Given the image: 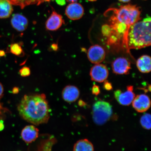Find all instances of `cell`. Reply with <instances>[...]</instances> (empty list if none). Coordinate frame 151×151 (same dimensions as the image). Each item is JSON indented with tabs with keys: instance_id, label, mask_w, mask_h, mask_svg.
<instances>
[{
	"instance_id": "9",
	"label": "cell",
	"mask_w": 151,
	"mask_h": 151,
	"mask_svg": "<svg viewBox=\"0 0 151 151\" xmlns=\"http://www.w3.org/2000/svg\"><path fill=\"white\" fill-rule=\"evenodd\" d=\"M134 109L137 112H146L150 108L151 102L150 98L145 94H141L136 96L132 102Z\"/></svg>"
},
{
	"instance_id": "21",
	"label": "cell",
	"mask_w": 151,
	"mask_h": 151,
	"mask_svg": "<svg viewBox=\"0 0 151 151\" xmlns=\"http://www.w3.org/2000/svg\"><path fill=\"white\" fill-rule=\"evenodd\" d=\"M19 73L22 77H28L31 74V70L29 68L24 67L20 70Z\"/></svg>"
},
{
	"instance_id": "25",
	"label": "cell",
	"mask_w": 151,
	"mask_h": 151,
	"mask_svg": "<svg viewBox=\"0 0 151 151\" xmlns=\"http://www.w3.org/2000/svg\"><path fill=\"white\" fill-rule=\"evenodd\" d=\"M4 128V124L3 121L0 120V132L2 131Z\"/></svg>"
},
{
	"instance_id": "1",
	"label": "cell",
	"mask_w": 151,
	"mask_h": 151,
	"mask_svg": "<svg viewBox=\"0 0 151 151\" xmlns=\"http://www.w3.org/2000/svg\"><path fill=\"white\" fill-rule=\"evenodd\" d=\"M17 108L24 119L35 125L46 123L50 118V109L44 94L24 96Z\"/></svg>"
},
{
	"instance_id": "11",
	"label": "cell",
	"mask_w": 151,
	"mask_h": 151,
	"mask_svg": "<svg viewBox=\"0 0 151 151\" xmlns=\"http://www.w3.org/2000/svg\"><path fill=\"white\" fill-rule=\"evenodd\" d=\"M64 23L61 15L58 14L55 11H52V14L45 24L46 29L48 31H55L61 27Z\"/></svg>"
},
{
	"instance_id": "16",
	"label": "cell",
	"mask_w": 151,
	"mask_h": 151,
	"mask_svg": "<svg viewBox=\"0 0 151 151\" xmlns=\"http://www.w3.org/2000/svg\"><path fill=\"white\" fill-rule=\"evenodd\" d=\"M12 4L7 0H0V18L9 17L13 11Z\"/></svg>"
},
{
	"instance_id": "4",
	"label": "cell",
	"mask_w": 151,
	"mask_h": 151,
	"mask_svg": "<svg viewBox=\"0 0 151 151\" xmlns=\"http://www.w3.org/2000/svg\"><path fill=\"white\" fill-rule=\"evenodd\" d=\"M112 113V106L109 103L103 101L96 102L92 107L93 122L97 125H103L109 119Z\"/></svg>"
},
{
	"instance_id": "23",
	"label": "cell",
	"mask_w": 151,
	"mask_h": 151,
	"mask_svg": "<svg viewBox=\"0 0 151 151\" xmlns=\"http://www.w3.org/2000/svg\"><path fill=\"white\" fill-rule=\"evenodd\" d=\"M104 84V87L105 90L108 91H110L113 89L112 84L108 82V81H105Z\"/></svg>"
},
{
	"instance_id": "10",
	"label": "cell",
	"mask_w": 151,
	"mask_h": 151,
	"mask_svg": "<svg viewBox=\"0 0 151 151\" xmlns=\"http://www.w3.org/2000/svg\"><path fill=\"white\" fill-rule=\"evenodd\" d=\"M66 16L70 20L80 19L83 16V7L80 4L72 3L66 7L65 11Z\"/></svg>"
},
{
	"instance_id": "5",
	"label": "cell",
	"mask_w": 151,
	"mask_h": 151,
	"mask_svg": "<svg viewBox=\"0 0 151 151\" xmlns=\"http://www.w3.org/2000/svg\"><path fill=\"white\" fill-rule=\"evenodd\" d=\"M109 75L108 70L106 66L100 63L93 66L90 71L91 80L97 82H104L108 78Z\"/></svg>"
},
{
	"instance_id": "3",
	"label": "cell",
	"mask_w": 151,
	"mask_h": 151,
	"mask_svg": "<svg viewBox=\"0 0 151 151\" xmlns=\"http://www.w3.org/2000/svg\"><path fill=\"white\" fill-rule=\"evenodd\" d=\"M141 12L140 8L137 5L128 4L109 9L106 13L110 15V24L128 28L141 20Z\"/></svg>"
},
{
	"instance_id": "33",
	"label": "cell",
	"mask_w": 151,
	"mask_h": 151,
	"mask_svg": "<svg viewBox=\"0 0 151 151\" xmlns=\"http://www.w3.org/2000/svg\"><path fill=\"white\" fill-rule=\"evenodd\" d=\"M69 3H74L77 0H66Z\"/></svg>"
},
{
	"instance_id": "15",
	"label": "cell",
	"mask_w": 151,
	"mask_h": 151,
	"mask_svg": "<svg viewBox=\"0 0 151 151\" xmlns=\"http://www.w3.org/2000/svg\"><path fill=\"white\" fill-rule=\"evenodd\" d=\"M151 58L150 56L144 55L138 58L137 62V69L142 73H148L151 71Z\"/></svg>"
},
{
	"instance_id": "30",
	"label": "cell",
	"mask_w": 151,
	"mask_h": 151,
	"mask_svg": "<svg viewBox=\"0 0 151 151\" xmlns=\"http://www.w3.org/2000/svg\"><path fill=\"white\" fill-rule=\"evenodd\" d=\"M78 104L80 106H82L84 105L85 103L83 101L81 100V101H79Z\"/></svg>"
},
{
	"instance_id": "29",
	"label": "cell",
	"mask_w": 151,
	"mask_h": 151,
	"mask_svg": "<svg viewBox=\"0 0 151 151\" xmlns=\"http://www.w3.org/2000/svg\"><path fill=\"white\" fill-rule=\"evenodd\" d=\"M37 5H40L41 3L44 2V0H37Z\"/></svg>"
},
{
	"instance_id": "14",
	"label": "cell",
	"mask_w": 151,
	"mask_h": 151,
	"mask_svg": "<svg viewBox=\"0 0 151 151\" xmlns=\"http://www.w3.org/2000/svg\"><path fill=\"white\" fill-rule=\"evenodd\" d=\"M11 24L12 27L17 31L22 32L27 29L28 22L27 18L23 15L15 14L11 18Z\"/></svg>"
},
{
	"instance_id": "28",
	"label": "cell",
	"mask_w": 151,
	"mask_h": 151,
	"mask_svg": "<svg viewBox=\"0 0 151 151\" xmlns=\"http://www.w3.org/2000/svg\"><path fill=\"white\" fill-rule=\"evenodd\" d=\"M19 92V89L17 87H14L13 88L12 93L14 94H17Z\"/></svg>"
},
{
	"instance_id": "31",
	"label": "cell",
	"mask_w": 151,
	"mask_h": 151,
	"mask_svg": "<svg viewBox=\"0 0 151 151\" xmlns=\"http://www.w3.org/2000/svg\"><path fill=\"white\" fill-rule=\"evenodd\" d=\"M5 52L4 51L0 50V56H3L5 55Z\"/></svg>"
},
{
	"instance_id": "18",
	"label": "cell",
	"mask_w": 151,
	"mask_h": 151,
	"mask_svg": "<svg viewBox=\"0 0 151 151\" xmlns=\"http://www.w3.org/2000/svg\"><path fill=\"white\" fill-rule=\"evenodd\" d=\"M11 4L20 6L23 9L27 6L37 4V0H7Z\"/></svg>"
},
{
	"instance_id": "6",
	"label": "cell",
	"mask_w": 151,
	"mask_h": 151,
	"mask_svg": "<svg viewBox=\"0 0 151 151\" xmlns=\"http://www.w3.org/2000/svg\"><path fill=\"white\" fill-rule=\"evenodd\" d=\"M133 87L132 86L127 87V91L123 92L120 90L114 92V97L120 104L128 106L131 104L135 97L133 92Z\"/></svg>"
},
{
	"instance_id": "19",
	"label": "cell",
	"mask_w": 151,
	"mask_h": 151,
	"mask_svg": "<svg viewBox=\"0 0 151 151\" xmlns=\"http://www.w3.org/2000/svg\"><path fill=\"white\" fill-rule=\"evenodd\" d=\"M10 52L17 56L22 57L24 56V53L20 43H12L9 48Z\"/></svg>"
},
{
	"instance_id": "17",
	"label": "cell",
	"mask_w": 151,
	"mask_h": 151,
	"mask_svg": "<svg viewBox=\"0 0 151 151\" xmlns=\"http://www.w3.org/2000/svg\"><path fill=\"white\" fill-rule=\"evenodd\" d=\"M73 151H94L93 144L87 139H80L75 143Z\"/></svg>"
},
{
	"instance_id": "13",
	"label": "cell",
	"mask_w": 151,
	"mask_h": 151,
	"mask_svg": "<svg viewBox=\"0 0 151 151\" xmlns=\"http://www.w3.org/2000/svg\"><path fill=\"white\" fill-rule=\"evenodd\" d=\"M39 130L33 125H28L22 130L21 136L26 143H29L35 141L38 137Z\"/></svg>"
},
{
	"instance_id": "26",
	"label": "cell",
	"mask_w": 151,
	"mask_h": 151,
	"mask_svg": "<svg viewBox=\"0 0 151 151\" xmlns=\"http://www.w3.org/2000/svg\"><path fill=\"white\" fill-rule=\"evenodd\" d=\"M51 48L52 49V50L54 51L57 50L58 49V45L55 44V43H54L51 46Z\"/></svg>"
},
{
	"instance_id": "24",
	"label": "cell",
	"mask_w": 151,
	"mask_h": 151,
	"mask_svg": "<svg viewBox=\"0 0 151 151\" xmlns=\"http://www.w3.org/2000/svg\"><path fill=\"white\" fill-rule=\"evenodd\" d=\"M4 88L3 85L0 83V99L3 97L4 93Z\"/></svg>"
},
{
	"instance_id": "20",
	"label": "cell",
	"mask_w": 151,
	"mask_h": 151,
	"mask_svg": "<svg viewBox=\"0 0 151 151\" xmlns=\"http://www.w3.org/2000/svg\"><path fill=\"white\" fill-rule=\"evenodd\" d=\"M141 125L145 129L150 130L151 128V115L146 113L141 116L140 120Z\"/></svg>"
},
{
	"instance_id": "8",
	"label": "cell",
	"mask_w": 151,
	"mask_h": 151,
	"mask_svg": "<svg viewBox=\"0 0 151 151\" xmlns=\"http://www.w3.org/2000/svg\"><path fill=\"white\" fill-rule=\"evenodd\" d=\"M112 67L113 72L116 74H127L131 69V63L126 58L119 57L112 62Z\"/></svg>"
},
{
	"instance_id": "7",
	"label": "cell",
	"mask_w": 151,
	"mask_h": 151,
	"mask_svg": "<svg viewBox=\"0 0 151 151\" xmlns=\"http://www.w3.org/2000/svg\"><path fill=\"white\" fill-rule=\"evenodd\" d=\"M88 59L92 63L99 64L105 60L106 52L104 49L99 45H94L90 47L87 52Z\"/></svg>"
},
{
	"instance_id": "2",
	"label": "cell",
	"mask_w": 151,
	"mask_h": 151,
	"mask_svg": "<svg viewBox=\"0 0 151 151\" xmlns=\"http://www.w3.org/2000/svg\"><path fill=\"white\" fill-rule=\"evenodd\" d=\"M128 50H138L151 45V19L139 20L130 26L124 35Z\"/></svg>"
},
{
	"instance_id": "34",
	"label": "cell",
	"mask_w": 151,
	"mask_h": 151,
	"mask_svg": "<svg viewBox=\"0 0 151 151\" xmlns=\"http://www.w3.org/2000/svg\"><path fill=\"white\" fill-rule=\"evenodd\" d=\"M2 107L1 104H0V114H1V111L2 110Z\"/></svg>"
},
{
	"instance_id": "12",
	"label": "cell",
	"mask_w": 151,
	"mask_h": 151,
	"mask_svg": "<svg viewBox=\"0 0 151 151\" xmlns=\"http://www.w3.org/2000/svg\"><path fill=\"white\" fill-rule=\"evenodd\" d=\"M80 96V90L75 86L69 85L65 86L62 90V99L68 103H73L76 101Z\"/></svg>"
},
{
	"instance_id": "32",
	"label": "cell",
	"mask_w": 151,
	"mask_h": 151,
	"mask_svg": "<svg viewBox=\"0 0 151 151\" xmlns=\"http://www.w3.org/2000/svg\"><path fill=\"white\" fill-rule=\"evenodd\" d=\"M118 1L121 2L126 3L129 2L131 0H118Z\"/></svg>"
},
{
	"instance_id": "22",
	"label": "cell",
	"mask_w": 151,
	"mask_h": 151,
	"mask_svg": "<svg viewBox=\"0 0 151 151\" xmlns=\"http://www.w3.org/2000/svg\"><path fill=\"white\" fill-rule=\"evenodd\" d=\"M92 93L94 95L97 96L100 93V90L99 86L96 85H94L92 87Z\"/></svg>"
},
{
	"instance_id": "27",
	"label": "cell",
	"mask_w": 151,
	"mask_h": 151,
	"mask_svg": "<svg viewBox=\"0 0 151 151\" xmlns=\"http://www.w3.org/2000/svg\"><path fill=\"white\" fill-rule=\"evenodd\" d=\"M56 1L58 4L63 5L65 4V0H56Z\"/></svg>"
},
{
	"instance_id": "35",
	"label": "cell",
	"mask_w": 151,
	"mask_h": 151,
	"mask_svg": "<svg viewBox=\"0 0 151 151\" xmlns=\"http://www.w3.org/2000/svg\"><path fill=\"white\" fill-rule=\"evenodd\" d=\"M50 1V0H44V1Z\"/></svg>"
}]
</instances>
